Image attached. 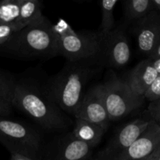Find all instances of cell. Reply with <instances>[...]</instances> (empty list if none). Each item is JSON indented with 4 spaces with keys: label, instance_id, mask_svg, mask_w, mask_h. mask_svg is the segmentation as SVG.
<instances>
[{
    "label": "cell",
    "instance_id": "cell-1",
    "mask_svg": "<svg viewBox=\"0 0 160 160\" xmlns=\"http://www.w3.org/2000/svg\"><path fill=\"white\" fill-rule=\"evenodd\" d=\"M102 67L98 58L67 60L62 70L48 80L43 89L65 113L74 115L85 93L86 85Z\"/></svg>",
    "mask_w": 160,
    "mask_h": 160
},
{
    "label": "cell",
    "instance_id": "cell-2",
    "mask_svg": "<svg viewBox=\"0 0 160 160\" xmlns=\"http://www.w3.org/2000/svg\"><path fill=\"white\" fill-rule=\"evenodd\" d=\"M0 53L20 60H47L58 56L52 23L45 16L16 31L0 45Z\"/></svg>",
    "mask_w": 160,
    "mask_h": 160
},
{
    "label": "cell",
    "instance_id": "cell-3",
    "mask_svg": "<svg viewBox=\"0 0 160 160\" xmlns=\"http://www.w3.org/2000/svg\"><path fill=\"white\" fill-rule=\"evenodd\" d=\"M11 105L47 131H63L72 123L43 88L28 81H17Z\"/></svg>",
    "mask_w": 160,
    "mask_h": 160
},
{
    "label": "cell",
    "instance_id": "cell-4",
    "mask_svg": "<svg viewBox=\"0 0 160 160\" xmlns=\"http://www.w3.org/2000/svg\"><path fill=\"white\" fill-rule=\"evenodd\" d=\"M57 38L58 56L67 61L98 58L101 52L102 34L99 31H74L62 19L52 24Z\"/></svg>",
    "mask_w": 160,
    "mask_h": 160
},
{
    "label": "cell",
    "instance_id": "cell-5",
    "mask_svg": "<svg viewBox=\"0 0 160 160\" xmlns=\"http://www.w3.org/2000/svg\"><path fill=\"white\" fill-rule=\"evenodd\" d=\"M0 143L11 153L40 160L43 139L40 133L22 122L0 117Z\"/></svg>",
    "mask_w": 160,
    "mask_h": 160
},
{
    "label": "cell",
    "instance_id": "cell-6",
    "mask_svg": "<svg viewBox=\"0 0 160 160\" xmlns=\"http://www.w3.org/2000/svg\"><path fill=\"white\" fill-rule=\"evenodd\" d=\"M105 106L111 121H117L139 109L144 104L143 96H138L131 92L122 78L113 71L108 73L102 84Z\"/></svg>",
    "mask_w": 160,
    "mask_h": 160
},
{
    "label": "cell",
    "instance_id": "cell-7",
    "mask_svg": "<svg viewBox=\"0 0 160 160\" xmlns=\"http://www.w3.org/2000/svg\"><path fill=\"white\" fill-rule=\"evenodd\" d=\"M127 27L123 23L107 34H102L101 52L98 56L102 67L121 69L129 62L131 48Z\"/></svg>",
    "mask_w": 160,
    "mask_h": 160
},
{
    "label": "cell",
    "instance_id": "cell-8",
    "mask_svg": "<svg viewBox=\"0 0 160 160\" xmlns=\"http://www.w3.org/2000/svg\"><path fill=\"white\" fill-rule=\"evenodd\" d=\"M151 122L148 117H138L119 128L106 145L93 156L92 160H117L138 138Z\"/></svg>",
    "mask_w": 160,
    "mask_h": 160
},
{
    "label": "cell",
    "instance_id": "cell-9",
    "mask_svg": "<svg viewBox=\"0 0 160 160\" xmlns=\"http://www.w3.org/2000/svg\"><path fill=\"white\" fill-rule=\"evenodd\" d=\"M73 116L75 119L99 125L107 131L110 120L103 99L102 84L92 86L84 93L81 104Z\"/></svg>",
    "mask_w": 160,
    "mask_h": 160
},
{
    "label": "cell",
    "instance_id": "cell-10",
    "mask_svg": "<svg viewBox=\"0 0 160 160\" xmlns=\"http://www.w3.org/2000/svg\"><path fill=\"white\" fill-rule=\"evenodd\" d=\"M131 25L139 52L148 57L160 45V11H151Z\"/></svg>",
    "mask_w": 160,
    "mask_h": 160
},
{
    "label": "cell",
    "instance_id": "cell-11",
    "mask_svg": "<svg viewBox=\"0 0 160 160\" xmlns=\"http://www.w3.org/2000/svg\"><path fill=\"white\" fill-rule=\"evenodd\" d=\"M93 148L78 140L72 132L53 141L45 150V160H89Z\"/></svg>",
    "mask_w": 160,
    "mask_h": 160
},
{
    "label": "cell",
    "instance_id": "cell-12",
    "mask_svg": "<svg viewBox=\"0 0 160 160\" xmlns=\"http://www.w3.org/2000/svg\"><path fill=\"white\" fill-rule=\"evenodd\" d=\"M160 145V125L152 121L147 129L117 160H140Z\"/></svg>",
    "mask_w": 160,
    "mask_h": 160
},
{
    "label": "cell",
    "instance_id": "cell-13",
    "mask_svg": "<svg viewBox=\"0 0 160 160\" xmlns=\"http://www.w3.org/2000/svg\"><path fill=\"white\" fill-rule=\"evenodd\" d=\"M159 76L160 73L155 68L153 59L148 57L139 62L122 79L132 93L138 96H143L147 88Z\"/></svg>",
    "mask_w": 160,
    "mask_h": 160
},
{
    "label": "cell",
    "instance_id": "cell-14",
    "mask_svg": "<svg viewBox=\"0 0 160 160\" xmlns=\"http://www.w3.org/2000/svg\"><path fill=\"white\" fill-rule=\"evenodd\" d=\"M106 130L99 125L76 119L72 134L78 140L94 148L101 142Z\"/></svg>",
    "mask_w": 160,
    "mask_h": 160
},
{
    "label": "cell",
    "instance_id": "cell-15",
    "mask_svg": "<svg viewBox=\"0 0 160 160\" xmlns=\"http://www.w3.org/2000/svg\"><path fill=\"white\" fill-rule=\"evenodd\" d=\"M43 3L39 0H23L16 24L19 30L36 21L43 16Z\"/></svg>",
    "mask_w": 160,
    "mask_h": 160
},
{
    "label": "cell",
    "instance_id": "cell-16",
    "mask_svg": "<svg viewBox=\"0 0 160 160\" xmlns=\"http://www.w3.org/2000/svg\"><path fill=\"white\" fill-rule=\"evenodd\" d=\"M124 4V18L127 26L154 10L152 0H127Z\"/></svg>",
    "mask_w": 160,
    "mask_h": 160
},
{
    "label": "cell",
    "instance_id": "cell-17",
    "mask_svg": "<svg viewBox=\"0 0 160 160\" xmlns=\"http://www.w3.org/2000/svg\"><path fill=\"white\" fill-rule=\"evenodd\" d=\"M23 0H0V24L17 22Z\"/></svg>",
    "mask_w": 160,
    "mask_h": 160
},
{
    "label": "cell",
    "instance_id": "cell-18",
    "mask_svg": "<svg viewBox=\"0 0 160 160\" xmlns=\"http://www.w3.org/2000/svg\"><path fill=\"white\" fill-rule=\"evenodd\" d=\"M118 0H102L101 2L102 20L100 32L106 34L112 31L115 26L113 9Z\"/></svg>",
    "mask_w": 160,
    "mask_h": 160
},
{
    "label": "cell",
    "instance_id": "cell-19",
    "mask_svg": "<svg viewBox=\"0 0 160 160\" xmlns=\"http://www.w3.org/2000/svg\"><path fill=\"white\" fill-rule=\"evenodd\" d=\"M17 83V81L11 73L0 70V100L1 101L11 105Z\"/></svg>",
    "mask_w": 160,
    "mask_h": 160
},
{
    "label": "cell",
    "instance_id": "cell-20",
    "mask_svg": "<svg viewBox=\"0 0 160 160\" xmlns=\"http://www.w3.org/2000/svg\"><path fill=\"white\" fill-rule=\"evenodd\" d=\"M144 99L148 102L160 99V76L148 86L143 94Z\"/></svg>",
    "mask_w": 160,
    "mask_h": 160
},
{
    "label": "cell",
    "instance_id": "cell-21",
    "mask_svg": "<svg viewBox=\"0 0 160 160\" xmlns=\"http://www.w3.org/2000/svg\"><path fill=\"white\" fill-rule=\"evenodd\" d=\"M19 31L17 24L9 23V24H0V45L6 43L11 38V36Z\"/></svg>",
    "mask_w": 160,
    "mask_h": 160
},
{
    "label": "cell",
    "instance_id": "cell-22",
    "mask_svg": "<svg viewBox=\"0 0 160 160\" xmlns=\"http://www.w3.org/2000/svg\"><path fill=\"white\" fill-rule=\"evenodd\" d=\"M148 116L152 121L156 123L160 122V99L149 102L148 106Z\"/></svg>",
    "mask_w": 160,
    "mask_h": 160
},
{
    "label": "cell",
    "instance_id": "cell-23",
    "mask_svg": "<svg viewBox=\"0 0 160 160\" xmlns=\"http://www.w3.org/2000/svg\"><path fill=\"white\" fill-rule=\"evenodd\" d=\"M12 106L0 100V117H6L12 112Z\"/></svg>",
    "mask_w": 160,
    "mask_h": 160
},
{
    "label": "cell",
    "instance_id": "cell-24",
    "mask_svg": "<svg viewBox=\"0 0 160 160\" xmlns=\"http://www.w3.org/2000/svg\"><path fill=\"white\" fill-rule=\"evenodd\" d=\"M146 160H160V145H157L152 152L147 156Z\"/></svg>",
    "mask_w": 160,
    "mask_h": 160
},
{
    "label": "cell",
    "instance_id": "cell-25",
    "mask_svg": "<svg viewBox=\"0 0 160 160\" xmlns=\"http://www.w3.org/2000/svg\"><path fill=\"white\" fill-rule=\"evenodd\" d=\"M10 160H34L28 158L27 156H22V155L17 154V153H11L10 154Z\"/></svg>",
    "mask_w": 160,
    "mask_h": 160
},
{
    "label": "cell",
    "instance_id": "cell-26",
    "mask_svg": "<svg viewBox=\"0 0 160 160\" xmlns=\"http://www.w3.org/2000/svg\"><path fill=\"white\" fill-rule=\"evenodd\" d=\"M154 10L160 11V1L159 0H152Z\"/></svg>",
    "mask_w": 160,
    "mask_h": 160
},
{
    "label": "cell",
    "instance_id": "cell-27",
    "mask_svg": "<svg viewBox=\"0 0 160 160\" xmlns=\"http://www.w3.org/2000/svg\"><path fill=\"white\" fill-rule=\"evenodd\" d=\"M146 158H147V156H146V157H145V158H143V159H140V160H146Z\"/></svg>",
    "mask_w": 160,
    "mask_h": 160
}]
</instances>
